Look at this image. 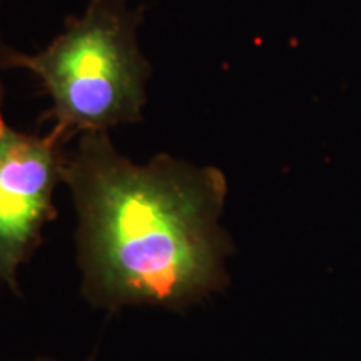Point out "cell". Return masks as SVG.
<instances>
[{"instance_id": "1", "label": "cell", "mask_w": 361, "mask_h": 361, "mask_svg": "<svg viewBox=\"0 0 361 361\" xmlns=\"http://www.w3.org/2000/svg\"><path fill=\"white\" fill-rule=\"evenodd\" d=\"M80 293L92 308L183 313L224 290L233 241L221 226L228 180L173 154L135 164L109 133L78 137L66 173Z\"/></svg>"}, {"instance_id": "2", "label": "cell", "mask_w": 361, "mask_h": 361, "mask_svg": "<svg viewBox=\"0 0 361 361\" xmlns=\"http://www.w3.org/2000/svg\"><path fill=\"white\" fill-rule=\"evenodd\" d=\"M141 20L129 0H90L42 51H13L11 67L39 79L51 129L67 144L142 121L152 69L139 47Z\"/></svg>"}, {"instance_id": "3", "label": "cell", "mask_w": 361, "mask_h": 361, "mask_svg": "<svg viewBox=\"0 0 361 361\" xmlns=\"http://www.w3.org/2000/svg\"><path fill=\"white\" fill-rule=\"evenodd\" d=\"M67 142L51 129H16L0 107V284L22 296L19 269L42 245L44 228L57 218L54 194L66 184Z\"/></svg>"}, {"instance_id": "4", "label": "cell", "mask_w": 361, "mask_h": 361, "mask_svg": "<svg viewBox=\"0 0 361 361\" xmlns=\"http://www.w3.org/2000/svg\"><path fill=\"white\" fill-rule=\"evenodd\" d=\"M2 6H4V0H0V107H2V96H4L2 75L6 71L12 69L11 57L13 54V49L8 47L6 39H4V34H2Z\"/></svg>"}, {"instance_id": "5", "label": "cell", "mask_w": 361, "mask_h": 361, "mask_svg": "<svg viewBox=\"0 0 361 361\" xmlns=\"http://www.w3.org/2000/svg\"><path fill=\"white\" fill-rule=\"evenodd\" d=\"M32 361H57V360H52V358H37V360H32Z\"/></svg>"}]
</instances>
